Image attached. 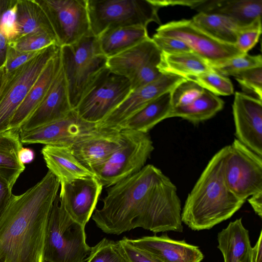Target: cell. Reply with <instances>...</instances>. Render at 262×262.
<instances>
[{
	"instance_id": "obj_1",
	"label": "cell",
	"mask_w": 262,
	"mask_h": 262,
	"mask_svg": "<svg viewBox=\"0 0 262 262\" xmlns=\"http://www.w3.org/2000/svg\"><path fill=\"white\" fill-rule=\"evenodd\" d=\"M102 201V207L91 217L103 232L111 234L138 227L164 232L176 224L181 212L176 186L151 164L110 187Z\"/></svg>"
},
{
	"instance_id": "obj_2",
	"label": "cell",
	"mask_w": 262,
	"mask_h": 262,
	"mask_svg": "<svg viewBox=\"0 0 262 262\" xmlns=\"http://www.w3.org/2000/svg\"><path fill=\"white\" fill-rule=\"evenodd\" d=\"M60 182L49 170L0 215V262H43L46 228Z\"/></svg>"
},
{
	"instance_id": "obj_3",
	"label": "cell",
	"mask_w": 262,
	"mask_h": 262,
	"mask_svg": "<svg viewBox=\"0 0 262 262\" xmlns=\"http://www.w3.org/2000/svg\"><path fill=\"white\" fill-rule=\"evenodd\" d=\"M227 148L211 158L186 198L181 221L192 230L210 229L230 218L245 202L226 183L223 166Z\"/></svg>"
},
{
	"instance_id": "obj_4",
	"label": "cell",
	"mask_w": 262,
	"mask_h": 262,
	"mask_svg": "<svg viewBox=\"0 0 262 262\" xmlns=\"http://www.w3.org/2000/svg\"><path fill=\"white\" fill-rule=\"evenodd\" d=\"M71 105L75 109L97 76L107 68L97 37L90 33L77 42L60 48Z\"/></svg>"
},
{
	"instance_id": "obj_5",
	"label": "cell",
	"mask_w": 262,
	"mask_h": 262,
	"mask_svg": "<svg viewBox=\"0 0 262 262\" xmlns=\"http://www.w3.org/2000/svg\"><path fill=\"white\" fill-rule=\"evenodd\" d=\"M91 249L86 242L85 226L71 217L57 195L46 228L43 262H84Z\"/></svg>"
},
{
	"instance_id": "obj_6",
	"label": "cell",
	"mask_w": 262,
	"mask_h": 262,
	"mask_svg": "<svg viewBox=\"0 0 262 262\" xmlns=\"http://www.w3.org/2000/svg\"><path fill=\"white\" fill-rule=\"evenodd\" d=\"M86 6L90 31L96 37L112 28L161 24L154 0H86Z\"/></svg>"
},
{
	"instance_id": "obj_7",
	"label": "cell",
	"mask_w": 262,
	"mask_h": 262,
	"mask_svg": "<svg viewBox=\"0 0 262 262\" xmlns=\"http://www.w3.org/2000/svg\"><path fill=\"white\" fill-rule=\"evenodd\" d=\"M120 146L103 164L92 170L103 187H110L140 171L154 150L148 133L120 130Z\"/></svg>"
},
{
	"instance_id": "obj_8",
	"label": "cell",
	"mask_w": 262,
	"mask_h": 262,
	"mask_svg": "<svg viewBox=\"0 0 262 262\" xmlns=\"http://www.w3.org/2000/svg\"><path fill=\"white\" fill-rule=\"evenodd\" d=\"M131 92L129 80L107 68L97 76L74 110L83 120L97 124Z\"/></svg>"
},
{
	"instance_id": "obj_9",
	"label": "cell",
	"mask_w": 262,
	"mask_h": 262,
	"mask_svg": "<svg viewBox=\"0 0 262 262\" xmlns=\"http://www.w3.org/2000/svg\"><path fill=\"white\" fill-rule=\"evenodd\" d=\"M227 146L223 173L229 189L244 201L262 192V157L236 139Z\"/></svg>"
},
{
	"instance_id": "obj_10",
	"label": "cell",
	"mask_w": 262,
	"mask_h": 262,
	"mask_svg": "<svg viewBox=\"0 0 262 262\" xmlns=\"http://www.w3.org/2000/svg\"><path fill=\"white\" fill-rule=\"evenodd\" d=\"M56 44L43 49L34 58L11 72L0 97V133L9 129L15 111L49 61L59 51Z\"/></svg>"
},
{
	"instance_id": "obj_11",
	"label": "cell",
	"mask_w": 262,
	"mask_h": 262,
	"mask_svg": "<svg viewBox=\"0 0 262 262\" xmlns=\"http://www.w3.org/2000/svg\"><path fill=\"white\" fill-rule=\"evenodd\" d=\"M156 34L179 39L211 67L243 54L235 45L222 42L199 28L191 19H181L161 25Z\"/></svg>"
},
{
	"instance_id": "obj_12",
	"label": "cell",
	"mask_w": 262,
	"mask_h": 262,
	"mask_svg": "<svg viewBox=\"0 0 262 262\" xmlns=\"http://www.w3.org/2000/svg\"><path fill=\"white\" fill-rule=\"evenodd\" d=\"M46 14L61 47L91 33L86 0H37Z\"/></svg>"
},
{
	"instance_id": "obj_13",
	"label": "cell",
	"mask_w": 262,
	"mask_h": 262,
	"mask_svg": "<svg viewBox=\"0 0 262 262\" xmlns=\"http://www.w3.org/2000/svg\"><path fill=\"white\" fill-rule=\"evenodd\" d=\"M96 124L81 119L73 110L66 118L29 131H20L22 143L70 146L94 133Z\"/></svg>"
},
{
	"instance_id": "obj_14",
	"label": "cell",
	"mask_w": 262,
	"mask_h": 262,
	"mask_svg": "<svg viewBox=\"0 0 262 262\" xmlns=\"http://www.w3.org/2000/svg\"><path fill=\"white\" fill-rule=\"evenodd\" d=\"M185 79L179 76L163 74L156 81L132 91L117 108L96 124L97 127L118 129L123 122L150 101L171 91Z\"/></svg>"
},
{
	"instance_id": "obj_15",
	"label": "cell",
	"mask_w": 262,
	"mask_h": 262,
	"mask_svg": "<svg viewBox=\"0 0 262 262\" xmlns=\"http://www.w3.org/2000/svg\"><path fill=\"white\" fill-rule=\"evenodd\" d=\"M232 113L236 139L262 157V100L236 92Z\"/></svg>"
},
{
	"instance_id": "obj_16",
	"label": "cell",
	"mask_w": 262,
	"mask_h": 262,
	"mask_svg": "<svg viewBox=\"0 0 262 262\" xmlns=\"http://www.w3.org/2000/svg\"><path fill=\"white\" fill-rule=\"evenodd\" d=\"M60 200L68 214L85 226L96 208L103 185L94 176L60 185Z\"/></svg>"
},
{
	"instance_id": "obj_17",
	"label": "cell",
	"mask_w": 262,
	"mask_h": 262,
	"mask_svg": "<svg viewBox=\"0 0 262 262\" xmlns=\"http://www.w3.org/2000/svg\"><path fill=\"white\" fill-rule=\"evenodd\" d=\"M73 109L71 105L62 66L45 97L24 123L20 131H29L67 117Z\"/></svg>"
},
{
	"instance_id": "obj_18",
	"label": "cell",
	"mask_w": 262,
	"mask_h": 262,
	"mask_svg": "<svg viewBox=\"0 0 262 262\" xmlns=\"http://www.w3.org/2000/svg\"><path fill=\"white\" fill-rule=\"evenodd\" d=\"M120 143V130L99 127L94 133L69 147L79 162L92 171L106 161Z\"/></svg>"
},
{
	"instance_id": "obj_19",
	"label": "cell",
	"mask_w": 262,
	"mask_h": 262,
	"mask_svg": "<svg viewBox=\"0 0 262 262\" xmlns=\"http://www.w3.org/2000/svg\"><path fill=\"white\" fill-rule=\"evenodd\" d=\"M127 240L160 262H201L204 258L198 246L188 244L184 240L171 239L166 234L137 239L127 238Z\"/></svg>"
},
{
	"instance_id": "obj_20",
	"label": "cell",
	"mask_w": 262,
	"mask_h": 262,
	"mask_svg": "<svg viewBox=\"0 0 262 262\" xmlns=\"http://www.w3.org/2000/svg\"><path fill=\"white\" fill-rule=\"evenodd\" d=\"M161 51L151 38L110 58L107 67L112 72L125 77L129 81L146 66L159 63Z\"/></svg>"
},
{
	"instance_id": "obj_21",
	"label": "cell",
	"mask_w": 262,
	"mask_h": 262,
	"mask_svg": "<svg viewBox=\"0 0 262 262\" xmlns=\"http://www.w3.org/2000/svg\"><path fill=\"white\" fill-rule=\"evenodd\" d=\"M193 9L226 16L244 28L261 19L262 0H200Z\"/></svg>"
},
{
	"instance_id": "obj_22",
	"label": "cell",
	"mask_w": 262,
	"mask_h": 262,
	"mask_svg": "<svg viewBox=\"0 0 262 262\" xmlns=\"http://www.w3.org/2000/svg\"><path fill=\"white\" fill-rule=\"evenodd\" d=\"M61 66V61L59 49L57 53L49 61L23 101L15 111L10 121L9 129L20 131L24 123L45 97Z\"/></svg>"
},
{
	"instance_id": "obj_23",
	"label": "cell",
	"mask_w": 262,
	"mask_h": 262,
	"mask_svg": "<svg viewBox=\"0 0 262 262\" xmlns=\"http://www.w3.org/2000/svg\"><path fill=\"white\" fill-rule=\"evenodd\" d=\"M41 154L49 170L57 178L60 185L75 179L94 176L79 162L68 146L46 145Z\"/></svg>"
},
{
	"instance_id": "obj_24",
	"label": "cell",
	"mask_w": 262,
	"mask_h": 262,
	"mask_svg": "<svg viewBox=\"0 0 262 262\" xmlns=\"http://www.w3.org/2000/svg\"><path fill=\"white\" fill-rule=\"evenodd\" d=\"M218 249L224 262H251L252 247L249 231L242 219L231 222L217 234Z\"/></svg>"
},
{
	"instance_id": "obj_25",
	"label": "cell",
	"mask_w": 262,
	"mask_h": 262,
	"mask_svg": "<svg viewBox=\"0 0 262 262\" xmlns=\"http://www.w3.org/2000/svg\"><path fill=\"white\" fill-rule=\"evenodd\" d=\"M97 37L100 51L107 58L150 38L147 28L140 26L110 28Z\"/></svg>"
},
{
	"instance_id": "obj_26",
	"label": "cell",
	"mask_w": 262,
	"mask_h": 262,
	"mask_svg": "<svg viewBox=\"0 0 262 262\" xmlns=\"http://www.w3.org/2000/svg\"><path fill=\"white\" fill-rule=\"evenodd\" d=\"M170 92L150 101L123 122L118 129H127L148 133L159 122L168 118L172 107Z\"/></svg>"
},
{
	"instance_id": "obj_27",
	"label": "cell",
	"mask_w": 262,
	"mask_h": 262,
	"mask_svg": "<svg viewBox=\"0 0 262 262\" xmlns=\"http://www.w3.org/2000/svg\"><path fill=\"white\" fill-rule=\"evenodd\" d=\"M22 147L20 131L9 129L0 133V175L12 188L25 169L18 158Z\"/></svg>"
},
{
	"instance_id": "obj_28",
	"label": "cell",
	"mask_w": 262,
	"mask_h": 262,
	"mask_svg": "<svg viewBox=\"0 0 262 262\" xmlns=\"http://www.w3.org/2000/svg\"><path fill=\"white\" fill-rule=\"evenodd\" d=\"M15 23L17 38L31 33L43 32L57 40L50 22L37 0H17Z\"/></svg>"
},
{
	"instance_id": "obj_29",
	"label": "cell",
	"mask_w": 262,
	"mask_h": 262,
	"mask_svg": "<svg viewBox=\"0 0 262 262\" xmlns=\"http://www.w3.org/2000/svg\"><path fill=\"white\" fill-rule=\"evenodd\" d=\"M157 68L162 74L175 75L186 79L213 70L205 59L194 52L169 54L161 52Z\"/></svg>"
},
{
	"instance_id": "obj_30",
	"label": "cell",
	"mask_w": 262,
	"mask_h": 262,
	"mask_svg": "<svg viewBox=\"0 0 262 262\" xmlns=\"http://www.w3.org/2000/svg\"><path fill=\"white\" fill-rule=\"evenodd\" d=\"M224 101L219 96L204 90L203 94L189 104L172 107L169 118L180 117L193 123L208 120L224 107Z\"/></svg>"
},
{
	"instance_id": "obj_31",
	"label": "cell",
	"mask_w": 262,
	"mask_h": 262,
	"mask_svg": "<svg viewBox=\"0 0 262 262\" xmlns=\"http://www.w3.org/2000/svg\"><path fill=\"white\" fill-rule=\"evenodd\" d=\"M191 20L199 28L214 38L235 45L241 28L228 17L217 14L200 12Z\"/></svg>"
},
{
	"instance_id": "obj_32",
	"label": "cell",
	"mask_w": 262,
	"mask_h": 262,
	"mask_svg": "<svg viewBox=\"0 0 262 262\" xmlns=\"http://www.w3.org/2000/svg\"><path fill=\"white\" fill-rule=\"evenodd\" d=\"M187 79L195 82L204 89L217 96H230L234 92L231 80L213 69Z\"/></svg>"
},
{
	"instance_id": "obj_33",
	"label": "cell",
	"mask_w": 262,
	"mask_h": 262,
	"mask_svg": "<svg viewBox=\"0 0 262 262\" xmlns=\"http://www.w3.org/2000/svg\"><path fill=\"white\" fill-rule=\"evenodd\" d=\"M86 262H128L118 241L103 238L92 247Z\"/></svg>"
},
{
	"instance_id": "obj_34",
	"label": "cell",
	"mask_w": 262,
	"mask_h": 262,
	"mask_svg": "<svg viewBox=\"0 0 262 262\" xmlns=\"http://www.w3.org/2000/svg\"><path fill=\"white\" fill-rule=\"evenodd\" d=\"M260 66H262L261 55H251L245 53L211 67L216 72L227 77L232 76L238 72Z\"/></svg>"
},
{
	"instance_id": "obj_35",
	"label": "cell",
	"mask_w": 262,
	"mask_h": 262,
	"mask_svg": "<svg viewBox=\"0 0 262 262\" xmlns=\"http://www.w3.org/2000/svg\"><path fill=\"white\" fill-rule=\"evenodd\" d=\"M54 44L58 45L55 38L46 33L37 32L21 36L10 41L8 46L19 51L32 52L41 50Z\"/></svg>"
},
{
	"instance_id": "obj_36",
	"label": "cell",
	"mask_w": 262,
	"mask_h": 262,
	"mask_svg": "<svg viewBox=\"0 0 262 262\" xmlns=\"http://www.w3.org/2000/svg\"><path fill=\"white\" fill-rule=\"evenodd\" d=\"M17 0H0V32L9 42L17 37L16 11Z\"/></svg>"
},
{
	"instance_id": "obj_37",
	"label": "cell",
	"mask_w": 262,
	"mask_h": 262,
	"mask_svg": "<svg viewBox=\"0 0 262 262\" xmlns=\"http://www.w3.org/2000/svg\"><path fill=\"white\" fill-rule=\"evenodd\" d=\"M204 90L195 82L185 79L178 84L171 92L172 107L190 103L204 92Z\"/></svg>"
},
{
	"instance_id": "obj_38",
	"label": "cell",
	"mask_w": 262,
	"mask_h": 262,
	"mask_svg": "<svg viewBox=\"0 0 262 262\" xmlns=\"http://www.w3.org/2000/svg\"><path fill=\"white\" fill-rule=\"evenodd\" d=\"M243 90L255 95L262 100V66L248 69L232 75Z\"/></svg>"
},
{
	"instance_id": "obj_39",
	"label": "cell",
	"mask_w": 262,
	"mask_h": 262,
	"mask_svg": "<svg viewBox=\"0 0 262 262\" xmlns=\"http://www.w3.org/2000/svg\"><path fill=\"white\" fill-rule=\"evenodd\" d=\"M261 33V19L249 26L241 28L237 33L235 46L242 53H247L258 41Z\"/></svg>"
},
{
	"instance_id": "obj_40",
	"label": "cell",
	"mask_w": 262,
	"mask_h": 262,
	"mask_svg": "<svg viewBox=\"0 0 262 262\" xmlns=\"http://www.w3.org/2000/svg\"><path fill=\"white\" fill-rule=\"evenodd\" d=\"M156 46L162 52L176 54L193 52L190 48L181 40L154 34L151 38Z\"/></svg>"
},
{
	"instance_id": "obj_41",
	"label": "cell",
	"mask_w": 262,
	"mask_h": 262,
	"mask_svg": "<svg viewBox=\"0 0 262 262\" xmlns=\"http://www.w3.org/2000/svg\"><path fill=\"white\" fill-rule=\"evenodd\" d=\"M41 50L22 52L8 46L6 61L4 64L7 72H11L25 64L36 56Z\"/></svg>"
},
{
	"instance_id": "obj_42",
	"label": "cell",
	"mask_w": 262,
	"mask_h": 262,
	"mask_svg": "<svg viewBox=\"0 0 262 262\" xmlns=\"http://www.w3.org/2000/svg\"><path fill=\"white\" fill-rule=\"evenodd\" d=\"M118 242L128 262H160L149 253L131 244L126 237Z\"/></svg>"
},
{
	"instance_id": "obj_43",
	"label": "cell",
	"mask_w": 262,
	"mask_h": 262,
	"mask_svg": "<svg viewBox=\"0 0 262 262\" xmlns=\"http://www.w3.org/2000/svg\"><path fill=\"white\" fill-rule=\"evenodd\" d=\"M12 190L9 183L0 175V215L11 198Z\"/></svg>"
},
{
	"instance_id": "obj_44",
	"label": "cell",
	"mask_w": 262,
	"mask_h": 262,
	"mask_svg": "<svg viewBox=\"0 0 262 262\" xmlns=\"http://www.w3.org/2000/svg\"><path fill=\"white\" fill-rule=\"evenodd\" d=\"M154 2L160 8L163 7L168 6L179 5L189 7L191 9H193L196 5L198 4V3L200 2V0H154Z\"/></svg>"
},
{
	"instance_id": "obj_45",
	"label": "cell",
	"mask_w": 262,
	"mask_h": 262,
	"mask_svg": "<svg viewBox=\"0 0 262 262\" xmlns=\"http://www.w3.org/2000/svg\"><path fill=\"white\" fill-rule=\"evenodd\" d=\"M248 201L256 214L262 217V192L252 195Z\"/></svg>"
},
{
	"instance_id": "obj_46",
	"label": "cell",
	"mask_w": 262,
	"mask_h": 262,
	"mask_svg": "<svg viewBox=\"0 0 262 262\" xmlns=\"http://www.w3.org/2000/svg\"><path fill=\"white\" fill-rule=\"evenodd\" d=\"M251 262H262V231L251 250Z\"/></svg>"
},
{
	"instance_id": "obj_47",
	"label": "cell",
	"mask_w": 262,
	"mask_h": 262,
	"mask_svg": "<svg viewBox=\"0 0 262 262\" xmlns=\"http://www.w3.org/2000/svg\"><path fill=\"white\" fill-rule=\"evenodd\" d=\"M19 161L23 164L32 162L35 158V152L29 148L22 147L18 154Z\"/></svg>"
},
{
	"instance_id": "obj_48",
	"label": "cell",
	"mask_w": 262,
	"mask_h": 262,
	"mask_svg": "<svg viewBox=\"0 0 262 262\" xmlns=\"http://www.w3.org/2000/svg\"><path fill=\"white\" fill-rule=\"evenodd\" d=\"M8 75V73L4 66L0 68V97L6 83Z\"/></svg>"
}]
</instances>
